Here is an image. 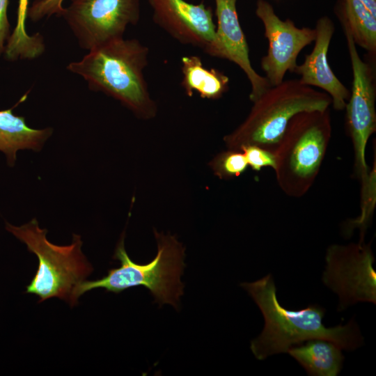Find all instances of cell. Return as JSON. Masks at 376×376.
<instances>
[{"label": "cell", "instance_id": "12", "mask_svg": "<svg viewBox=\"0 0 376 376\" xmlns=\"http://www.w3.org/2000/svg\"><path fill=\"white\" fill-rule=\"evenodd\" d=\"M152 20L171 37L184 45L202 50L214 39L216 25L211 7L185 0H148Z\"/></svg>", "mask_w": 376, "mask_h": 376}, {"label": "cell", "instance_id": "18", "mask_svg": "<svg viewBox=\"0 0 376 376\" xmlns=\"http://www.w3.org/2000/svg\"><path fill=\"white\" fill-rule=\"evenodd\" d=\"M28 6L29 0H19L16 25L7 40L3 52L8 61L33 59L45 51L42 36L39 33L29 36L26 32Z\"/></svg>", "mask_w": 376, "mask_h": 376}, {"label": "cell", "instance_id": "16", "mask_svg": "<svg viewBox=\"0 0 376 376\" xmlns=\"http://www.w3.org/2000/svg\"><path fill=\"white\" fill-rule=\"evenodd\" d=\"M181 64V86L188 96L196 93L202 98L217 100L228 91V77L217 69L205 68L200 56H182Z\"/></svg>", "mask_w": 376, "mask_h": 376}, {"label": "cell", "instance_id": "19", "mask_svg": "<svg viewBox=\"0 0 376 376\" xmlns=\"http://www.w3.org/2000/svg\"><path fill=\"white\" fill-rule=\"evenodd\" d=\"M210 167L218 178L228 180L244 173L249 166L241 150L228 148L210 161Z\"/></svg>", "mask_w": 376, "mask_h": 376}, {"label": "cell", "instance_id": "3", "mask_svg": "<svg viewBox=\"0 0 376 376\" xmlns=\"http://www.w3.org/2000/svg\"><path fill=\"white\" fill-rule=\"evenodd\" d=\"M157 242V253L152 260L141 265L132 261L124 246L125 233L121 235L113 258L120 263L118 268L108 271L107 276L95 281H83L73 290L70 304L77 303L86 292L104 288L107 292L120 293L130 288L144 286L148 288L160 306L169 304L176 309L183 295L184 284L180 281L185 264V249L175 236L154 230Z\"/></svg>", "mask_w": 376, "mask_h": 376}, {"label": "cell", "instance_id": "7", "mask_svg": "<svg viewBox=\"0 0 376 376\" xmlns=\"http://www.w3.org/2000/svg\"><path fill=\"white\" fill-rule=\"evenodd\" d=\"M350 58L352 83L347 102L346 124L354 150V169L361 183V201L369 198L375 185V168L370 171L366 150L376 131V87L373 68L360 57L352 35L343 26Z\"/></svg>", "mask_w": 376, "mask_h": 376}, {"label": "cell", "instance_id": "23", "mask_svg": "<svg viewBox=\"0 0 376 376\" xmlns=\"http://www.w3.org/2000/svg\"><path fill=\"white\" fill-rule=\"evenodd\" d=\"M370 10L373 16L376 17V0H360Z\"/></svg>", "mask_w": 376, "mask_h": 376}, {"label": "cell", "instance_id": "11", "mask_svg": "<svg viewBox=\"0 0 376 376\" xmlns=\"http://www.w3.org/2000/svg\"><path fill=\"white\" fill-rule=\"evenodd\" d=\"M214 1L217 18L215 35L203 51L210 56L233 62L241 68L250 83L249 99L253 102L272 86L252 67L249 45L237 13V0Z\"/></svg>", "mask_w": 376, "mask_h": 376}, {"label": "cell", "instance_id": "4", "mask_svg": "<svg viewBox=\"0 0 376 376\" xmlns=\"http://www.w3.org/2000/svg\"><path fill=\"white\" fill-rule=\"evenodd\" d=\"M329 108L294 116L274 151L278 185L287 196H304L320 172L331 137Z\"/></svg>", "mask_w": 376, "mask_h": 376}, {"label": "cell", "instance_id": "21", "mask_svg": "<svg viewBox=\"0 0 376 376\" xmlns=\"http://www.w3.org/2000/svg\"><path fill=\"white\" fill-rule=\"evenodd\" d=\"M63 1L35 0L31 7L29 8L27 16L33 22H38L44 17H49L53 15L61 16L64 10L62 5Z\"/></svg>", "mask_w": 376, "mask_h": 376}, {"label": "cell", "instance_id": "13", "mask_svg": "<svg viewBox=\"0 0 376 376\" xmlns=\"http://www.w3.org/2000/svg\"><path fill=\"white\" fill-rule=\"evenodd\" d=\"M316 36L311 52L305 56L302 64L297 65L293 72L300 76L299 81L304 85L320 88L331 98L333 107L344 110L350 92L337 78L328 61V50L335 31L332 20L323 16L317 20Z\"/></svg>", "mask_w": 376, "mask_h": 376}, {"label": "cell", "instance_id": "15", "mask_svg": "<svg viewBox=\"0 0 376 376\" xmlns=\"http://www.w3.org/2000/svg\"><path fill=\"white\" fill-rule=\"evenodd\" d=\"M288 353L312 376H336L340 372L344 360L338 345L321 338L292 346Z\"/></svg>", "mask_w": 376, "mask_h": 376}, {"label": "cell", "instance_id": "2", "mask_svg": "<svg viewBox=\"0 0 376 376\" xmlns=\"http://www.w3.org/2000/svg\"><path fill=\"white\" fill-rule=\"evenodd\" d=\"M148 54V47L138 40L122 38L90 50L67 69L81 76L91 90L120 101L139 118L150 119L157 105L143 75Z\"/></svg>", "mask_w": 376, "mask_h": 376}, {"label": "cell", "instance_id": "22", "mask_svg": "<svg viewBox=\"0 0 376 376\" xmlns=\"http://www.w3.org/2000/svg\"><path fill=\"white\" fill-rule=\"evenodd\" d=\"M9 0H0V55L4 52L10 36V23L7 15Z\"/></svg>", "mask_w": 376, "mask_h": 376}, {"label": "cell", "instance_id": "1", "mask_svg": "<svg viewBox=\"0 0 376 376\" xmlns=\"http://www.w3.org/2000/svg\"><path fill=\"white\" fill-rule=\"evenodd\" d=\"M240 285L253 298L265 320L262 333L251 341L250 345L258 360L288 352L295 345L316 338L331 341L349 351L363 343V338L354 319L345 325L326 327L322 322L325 309L318 304L298 311L288 310L282 306L278 301L271 274Z\"/></svg>", "mask_w": 376, "mask_h": 376}, {"label": "cell", "instance_id": "20", "mask_svg": "<svg viewBox=\"0 0 376 376\" xmlns=\"http://www.w3.org/2000/svg\"><path fill=\"white\" fill-rule=\"evenodd\" d=\"M247 162L248 166L255 171H260L265 167L274 169L276 159L272 151L256 145L243 146L240 148Z\"/></svg>", "mask_w": 376, "mask_h": 376}, {"label": "cell", "instance_id": "8", "mask_svg": "<svg viewBox=\"0 0 376 376\" xmlns=\"http://www.w3.org/2000/svg\"><path fill=\"white\" fill-rule=\"evenodd\" d=\"M140 0H76L61 16L81 48L88 51L123 38L128 25L140 19Z\"/></svg>", "mask_w": 376, "mask_h": 376}, {"label": "cell", "instance_id": "10", "mask_svg": "<svg viewBox=\"0 0 376 376\" xmlns=\"http://www.w3.org/2000/svg\"><path fill=\"white\" fill-rule=\"evenodd\" d=\"M256 15L263 24L269 43L260 67L270 85L276 86L284 80L288 71L294 72L299 54L314 42L316 31L308 27H297L290 19L282 20L265 0L257 1Z\"/></svg>", "mask_w": 376, "mask_h": 376}, {"label": "cell", "instance_id": "17", "mask_svg": "<svg viewBox=\"0 0 376 376\" xmlns=\"http://www.w3.org/2000/svg\"><path fill=\"white\" fill-rule=\"evenodd\" d=\"M340 19L356 45L370 53L376 52V17L360 0H342Z\"/></svg>", "mask_w": 376, "mask_h": 376}, {"label": "cell", "instance_id": "9", "mask_svg": "<svg viewBox=\"0 0 376 376\" xmlns=\"http://www.w3.org/2000/svg\"><path fill=\"white\" fill-rule=\"evenodd\" d=\"M322 281L339 297L338 311L359 301L376 303V272L370 244H332Z\"/></svg>", "mask_w": 376, "mask_h": 376}, {"label": "cell", "instance_id": "6", "mask_svg": "<svg viewBox=\"0 0 376 376\" xmlns=\"http://www.w3.org/2000/svg\"><path fill=\"white\" fill-rule=\"evenodd\" d=\"M6 229L24 243L38 258V268L26 293L40 297L39 302L58 297L70 302L74 288L93 272L91 265L82 253L81 236L73 234L72 242L58 246L46 237L36 219L21 226L6 222Z\"/></svg>", "mask_w": 376, "mask_h": 376}, {"label": "cell", "instance_id": "14", "mask_svg": "<svg viewBox=\"0 0 376 376\" xmlns=\"http://www.w3.org/2000/svg\"><path fill=\"white\" fill-rule=\"evenodd\" d=\"M26 97L25 95L10 109L0 110V151L6 155L9 166H15L17 150H40L53 131L51 127L42 130L31 128L26 125L24 116L13 113V109Z\"/></svg>", "mask_w": 376, "mask_h": 376}, {"label": "cell", "instance_id": "5", "mask_svg": "<svg viewBox=\"0 0 376 376\" xmlns=\"http://www.w3.org/2000/svg\"><path fill=\"white\" fill-rule=\"evenodd\" d=\"M253 103L245 120L224 137L228 149L256 145L274 152L294 116L304 111L329 108L332 100L327 93L292 79L271 86Z\"/></svg>", "mask_w": 376, "mask_h": 376}]
</instances>
